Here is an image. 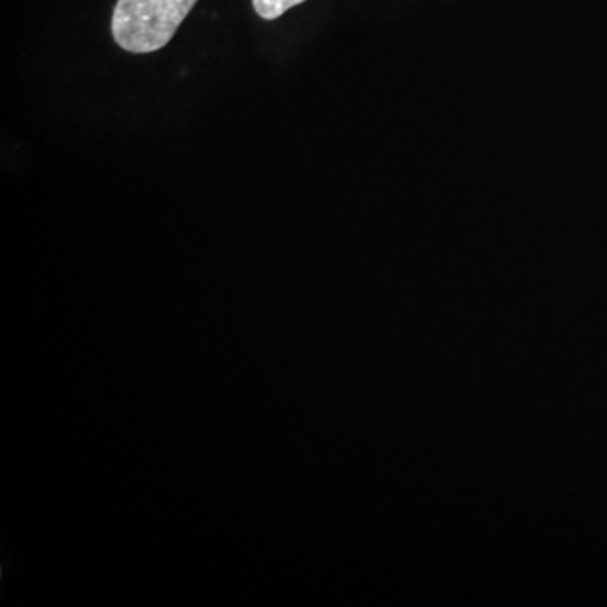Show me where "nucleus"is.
Returning a JSON list of instances; mask_svg holds the SVG:
<instances>
[{
  "label": "nucleus",
  "mask_w": 607,
  "mask_h": 607,
  "mask_svg": "<svg viewBox=\"0 0 607 607\" xmlns=\"http://www.w3.org/2000/svg\"><path fill=\"white\" fill-rule=\"evenodd\" d=\"M196 2L198 0H119L113 9V40L128 53H156L169 44Z\"/></svg>",
  "instance_id": "nucleus-1"
},
{
  "label": "nucleus",
  "mask_w": 607,
  "mask_h": 607,
  "mask_svg": "<svg viewBox=\"0 0 607 607\" xmlns=\"http://www.w3.org/2000/svg\"><path fill=\"white\" fill-rule=\"evenodd\" d=\"M255 12L265 21H274L286 14L289 9L304 4L306 0H251Z\"/></svg>",
  "instance_id": "nucleus-2"
}]
</instances>
